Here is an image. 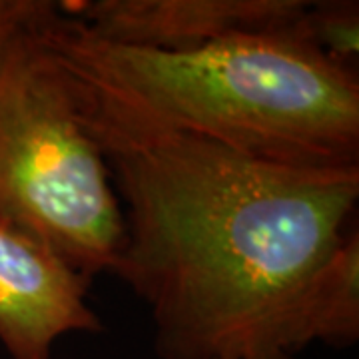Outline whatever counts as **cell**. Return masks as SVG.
Returning a JSON list of instances; mask_svg holds the SVG:
<instances>
[{
    "label": "cell",
    "instance_id": "obj_1",
    "mask_svg": "<svg viewBox=\"0 0 359 359\" xmlns=\"http://www.w3.org/2000/svg\"><path fill=\"white\" fill-rule=\"evenodd\" d=\"M120 210L114 271L148 304L160 359H285L304 287L355 222L359 166L266 162L164 136L102 152Z\"/></svg>",
    "mask_w": 359,
    "mask_h": 359
},
{
    "label": "cell",
    "instance_id": "obj_2",
    "mask_svg": "<svg viewBox=\"0 0 359 359\" xmlns=\"http://www.w3.org/2000/svg\"><path fill=\"white\" fill-rule=\"evenodd\" d=\"M44 39L102 154L190 136L290 166H359V74L295 32H244L194 50L98 39L54 2Z\"/></svg>",
    "mask_w": 359,
    "mask_h": 359
},
{
    "label": "cell",
    "instance_id": "obj_3",
    "mask_svg": "<svg viewBox=\"0 0 359 359\" xmlns=\"http://www.w3.org/2000/svg\"><path fill=\"white\" fill-rule=\"evenodd\" d=\"M50 0H0V218L92 282L110 271L122 210L44 39Z\"/></svg>",
    "mask_w": 359,
    "mask_h": 359
},
{
    "label": "cell",
    "instance_id": "obj_4",
    "mask_svg": "<svg viewBox=\"0 0 359 359\" xmlns=\"http://www.w3.org/2000/svg\"><path fill=\"white\" fill-rule=\"evenodd\" d=\"M88 285L39 238L0 218V344L11 359H52L62 335L100 332Z\"/></svg>",
    "mask_w": 359,
    "mask_h": 359
},
{
    "label": "cell",
    "instance_id": "obj_5",
    "mask_svg": "<svg viewBox=\"0 0 359 359\" xmlns=\"http://www.w3.org/2000/svg\"><path fill=\"white\" fill-rule=\"evenodd\" d=\"M306 4V0H78L60 2V8L108 42L194 50L233 34L285 30Z\"/></svg>",
    "mask_w": 359,
    "mask_h": 359
},
{
    "label": "cell",
    "instance_id": "obj_6",
    "mask_svg": "<svg viewBox=\"0 0 359 359\" xmlns=\"http://www.w3.org/2000/svg\"><path fill=\"white\" fill-rule=\"evenodd\" d=\"M359 339V230L353 224L297 297L282 334V353L313 341L353 346Z\"/></svg>",
    "mask_w": 359,
    "mask_h": 359
},
{
    "label": "cell",
    "instance_id": "obj_7",
    "mask_svg": "<svg viewBox=\"0 0 359 359\" xmlns=\"http://www.w3.org/2000/svg\"><path fill=\"white\" fill-rule=\"evenodd\" d=\"M295 32L332 62L358 72V0L308 2L295 20Z\"/></svg>",
    "mask_w": 359,
    "mask_h": 359
}]
</instances>
